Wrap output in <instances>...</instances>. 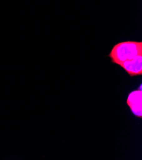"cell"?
Returning <instances> with one entry per match:
<instances>
[{"instance_id":"3957f363","label":"cell","mask_w":142,"mask_h":160,"mask_svg":"<svg viewBox=\"0 0 142 160\" xmlns=\"http://www.w3.org/2000/svg\"><path fill=\"white\" fill-rule=\"evenodd\" d=\"M142 102V91L141 90H135L130 92L127 99V105L128 106Z\"/></svg>"},{"instance_id":"6da1fadb","label":"cell","mask_w":142,"mask_h":160,"mask_svg":"<svg viewBox=\"0 0 142 160\" xmlns=\"http://www.w3.org/2000/svg\"><path fill=\"white\" fill-rule=\"evenodd\" d=\"M142 54V42L136 41H125L115 45L108 56L112 62L120 63L135 58Z\"/></svg>"},{"instance_id":"7a4b0ae2","label":"cell","mask_w":142,"mask_h":160,"mask_svg":"<svg viewBox=\"0 0 142 160\" xmlns=\"http://www.w3.org/2000/svg\"><path fill=\"white\" fill-rule=\"evenodd\" d=\"M130 77L141 75L142 74V54L136 56L135 58L125 61L119 65Z\"/></svg>"}]
</instances>
